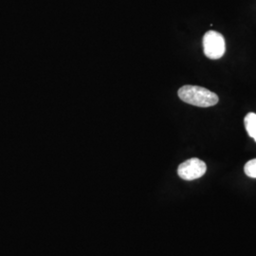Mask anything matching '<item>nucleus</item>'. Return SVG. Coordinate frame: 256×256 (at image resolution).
Returning <instances> with one entry per match:
<instances>
[{
    "mask_svg": "<svg viewBox=\"0 0 256 256\" xmlns=\"http://www.w3.org/2000/svg\"><path fill=\"white\" fill-rule=\"evenodd\" d=\"M178 94L184 102L200 108H210L220 101L216 93L198 86H183L178 90Z\"/></svg>",
    "mask_w": 256,
    "mask_h": 256,
    "instance_id": "f257e3e1",
    "label": "nucleus"
},
{
    "mask_svg": "<svg viewBox=\"0 0 256 256\" xmlns=\"http://www.w3.org/2000/svg\"><path fill=\"white\" fill-rule=\"evenodd\" d=\"M203 50L205 55L216 60L221 58L226 50V43L223 36L214 30L207 32L203 37Z\"/></svg>",
    "mask_w": 256,
    "mask_h": 256,
    "instance_id": "f03ea898",
    "label": "nucleus"
},
{
    "mask_svg": "<svg viewBox=\"0 0 256 256\" xmlns=\"http://www.w3.org/2000/svg\"><path fill=\"white\" fill-rule=\"evenodd\" d=\"M206 171V164L196 158H192L184 162L178 168V174L184 180H198L203 176Z\"/></svg>",
    "mask_w": 256,
    "mask_h": 256,
    "instance_id": "7ed1b4c3",
    "label": "nucleus"
},
{
    "mask_svg": "<svg viewBox=\"0 0 256 256\" xmlns=\"http://www.w3.org/2000/svg\"><path fill=\"white\" fill-rule=\"evenodd\" d=\"M245 128L247 130L248 134L250 138H252L256 142V113H248L246 115L244 120Z\"/></svg>",
    "mask_w": 256,
    "mask_h": 256,
    "instance_id": "20e7f679",
    "label": "nucleus"
},
{
    "mask_svg": "<svg viewBox=\"0 0 256 256\" xmlns=\"http://www.w3.org/2000/svg\"><path fill=\"white\" fill-rule=\"evenodd\" d=\"M244 171L248 176L256 178V158L248 162L244 167Z\"/></svg>",
    "mask_w": 256,
    "mask_h": 256,
    "instance_id": "39448f33",
    "label": "nucleus"
}]
</instances>
